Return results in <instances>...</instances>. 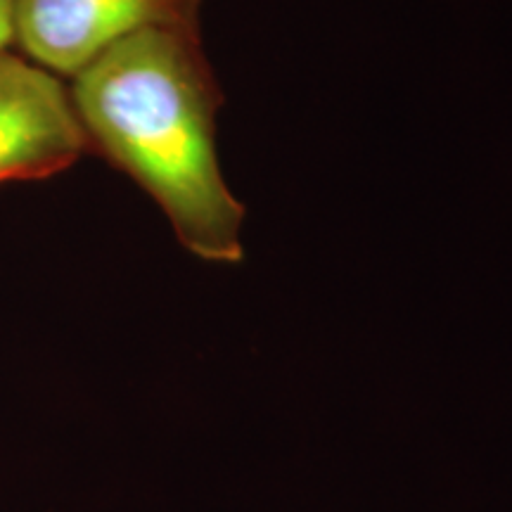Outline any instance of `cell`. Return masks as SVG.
Instances as JSON below:
<instances>
[{
    "label": "cell",
    "instance_id": "cell-3",
    "mask_svg": "<svg viewBox=\"0 0 512 512\" xmlns=\"http://www.w3.org/2000/svg\"><path fill=\"white\" fill-rule=\"evenodd\" d=\"M147 27H181L178 0H15V41L27 60L72 79Z\"/></svg>",
    "mask_w": 512,
    "mask_h": 512
},
{
    "label": "cell",
    "instance_id": "cell-1",
    "mask_svg": "<svg viewBox=\"0 0 512 512\" xmlns=\"http://www.w3.org/2000/svg\"><path fill=\"white\" fill-rule=\"evenodd\" d=\"M74 110L100 150L159 204L181 245L238 264L245 209L216 152L214 83L181 27H147L74 76Z\"/></svg>",
    "mask_w": 512,
    "mask_h": 512
},
{
    "label": "cell",
    "instance_id": "cell-4",
    "mask_svg": "<svg viewBox=\"0 0 512 512\" xmlns=\"http://www.w3.org/2000/svg\"><path fill=\"white\" fill-rule=\"evenodd\" d=\"M15 41V0H0V53Z\"/></svg>",
    "mask_w": 512,
    "mask_h": 512
},
{
    "label": "cell",
    "instance_id": "cell-2",
    "mask_svg": "<svg viewBox=\"0 0 512 512\" xmlns=\"http://www.w3.org/2000/svg\"><path fill=\"white\" fill-rule=\"evenodd\" d=\"M86 143L72 93L57 74L0 53V183L57 174Z\"/></svg>",
    "mask_w": 512,
    "mask_h": 512
}]
</instances>
